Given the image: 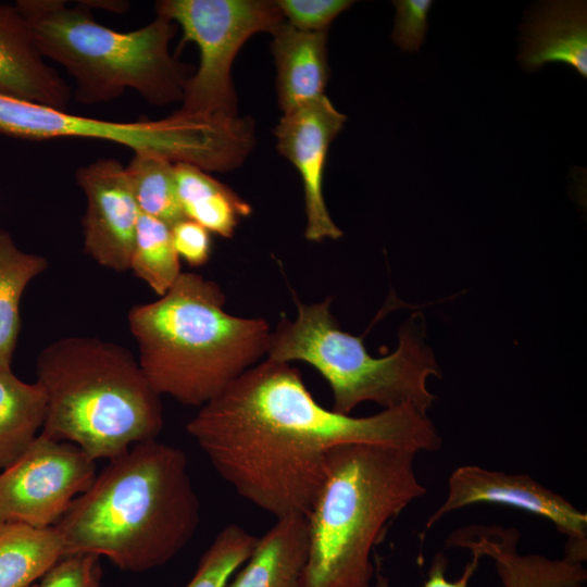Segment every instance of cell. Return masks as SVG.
Wrapping results in <instances>:
<instances>
[{
	"instance_id": "6da1fadb",
	"label": "cell",
	"mask_w": 587,
	"mask_h": 587,
	"mask_svg": "<svg viewBox=\"0 0 587 587\" xmlns=\"http://www.w3.org/2000/svg\"><path fill=\"white\" fill-rule=\"evenodd\" d=\"M186 429L240 497L276 519L308 515L336 446L372 444L416 454L442 445L427 414L412 405L341 414L316 402L297 367L270 359L200 407Z\"/></svg>"
},
{
	"instance_id": "7a4b0ae2",
	"label": "cell",
	"mask_w": 587,
	"mask_h": 587,
	"mask_svg": "<svg viewBox=\"0 0 587 587\" xmlns=\"http://www.w3.org/2000/svg\"><path fill=\"white\" fill-rule=\"evenodd\" d=\"M199 522L186 454L151 439L110 460L53 527L64 555L91 553L138 573L172 560Z\"/></svg>"
},
{
	"instance_id": "3957f363",
	"label": "cell",
	"mask_w": 587,
	"mask_h": 587,
	"mask_svg": "<svg viewBox=\"0 0 587 587\" xmlns=\"http://www.w3.org/2000/svg\"><path fill=\"white\" fill-rule=\"evenodd\" d=\"M225 302L216 283L180 273L160 299L130 309L138 363L157 394L200 408L267 353V321L232 315Z\"/></svg>"
},
{
	"instance_id": "277c9868",
	"label": "cell",
	"mask_w": 587,
	"mask_h": 587,
	"mask_svg": "<svg viewBox=\"0 0 587 587\" xmlns=\"http://www.w3.org/2000/svg\"><path fill=\"white\" fill-rule=\"evenodd\" d=\"M415 453L345 444L326 455L325 475L307 517L308 560L301 587H372V553L389 523L426 488Z\"/></svg>"
},
{
	"instance_id": "5b68a950",
	"label": "cell",
	"mask_w": 587,
	"mask_h": 587,
	"mask_svg": "<svg viewBox=\"0 0 587 587\" xmlns=\"http://www.w3.org/2000/svg\"><path fill=\"white\" fill-rule=\"evenodd\" d=\"M36 374L47 398L40 434L77 446L93 461L113 460L163 427L160 395L117 344L60 338L41 350Z\"/></svg>"
},
{
	"instance_id": "8992f818",
	"label": "cell",
	"mask_w": 587,
	"mask_h": 587,
	"mask_svg": "<svg viewBox=\"0 0 587 587\" xmlns=\"http://www.w3.org/2000/svg\"><path fill=\"white\" fill-rule=\"evenodd\" d=\"M43 57L61 64L76 83L75 98L98 103L137 91L151 104L182 101L187 66L170 53L177 25L158 15L148 25L117 32L99 24L86 4L17 0Z\"/></svg>"
},
{
	"instance_id": "52a82bcc",
	"label": "cell",
	"mask_w": 587,
	"mask_h": 587,
	"mask_svg": "<svg viewBox=\"0 0 587 587\" xmlns=\"http://www.w3.org/2000/svg\"><path fill=\"white\" fill-rule=\"evenodd\" d=\"M298 313L294 321L283 317L271 333L267 359L313 366L328 383L333 409L350 414L360 403L371 401L384 409L412 405L426 413L436 396L427 388L429 376L441 377L435 355L425 342V317L413 313L401 325L396 350L375 358L365 348L363 336L344 332L330 312L332 298L305 304L294 295Z\"/></svg>"
},
{
	"instance_id": "ba28073f",
	"label": "cell",
	"mask_w": 587,
	"mask_h": 587,
	"mask_svg": "<svg viewBox=\"0 0 587 587\" xmlns=\"http://www.w3.org/2000/svg\"><path fill=\"white\" fill-rule=\"evenodd\" d=\"M0 133L25 139L90 138L162 155L174 163L225 172L239 166L254 143L249 118L191 117L111 122L0 95Z\"/></svg>"
},
{
	"instance_id": "9c48e42d",
	"label": "cell",
	"mask_w": 587,
	"mask_h": 587,
	"mask_svg": "<svg viewBox=\"0 0 587 587\" xmlns=\"http://www.w3.org/2000/svg\"><path fill=\"white\" fill-rule=\"evenodd\" d=\"M155 10L180 26L184 40L199 49L198 70L186 80L182 107L175 112L203 118L237 117L233 62L248 38L260 32L273 34L284 22L276 1L162 0Z\"/></svg>"
},
{
	"instance_id": "30bf717a",
	"label": "cell",
	"mask_w": 587,
	"mask_h": 587,
	"mask_svg": "<svg viewBox=\"0 0 587 587\" xmlns=\"http://www.w3.org/2000/svg\"><path fill=\"white\" fill-rule=\"evenodd\" d=\"M96 476L95 461L77 446L39 434L0 472V521L52 527Z\"/></svg>"
},
{
	"instance_id": "8fae6325",
	"label": "cell",
	"mask_w": 587,
	"mask_h": 587,
	"mask_svg": "<svg viewBox=\"0 0 587 587\" xmlns=\"http://www.w3.org/2000/svg\"><path fill=\"white\" fill-rule=\"evenodd\" d=\"M512 507L550 521L566 537L563 559H587V515L565 498L526 474H508L477 465L457 467L448 479V494L425 523L430 529L445 515L473 504Z\"/></svg>"
},
{
	"instance_id": "7c38bea8",
	"label": "cell",
	"mask_w": 587,
	"mask_h": 587,
	"mask_svg": "<svg viewBox=\"0 0 587 587\" xmlns=\"http://www.w3.org/2000/svg\"><path fill=\"white\" fill-rule=\"evenodd\" d=\"M347 116L324 95L285 113L275 128L276 148L298 170L304 193L309 241L336 240L342 236L327 210L323 177L328 149Z\"/></svg>"
},
{
	"instance_id": "4fadbf2b",
	"label": "cell",
	"mask_w": 587,
	"mask_h": 587,
	"mask_svg": "<svg viewBox=\"0 0 587 587\" xmlns=\"http://www.w3.org/2000/svg\"><path fill=\"white\" fill-rule=\"evenodd\" d=\"M75 177L87 199L84 251L104 267L129 270L140 211L126 168L115 159H99L77 168Z\"/></svg>"
},
{
	"instance_id": "5bb4252c",
	"label": "cell",
	"mask_w": 587,
	"mask_h": 587,
	"mask_svg": "<svg viewBox=\"0 0 587 587\" xmlns=\"http://www.w3.org/2000/svg\"><path fill=\"white\" fill-rule=\"evenodd\" d=\"M43 58L16 4L0 3V95L66 111L70 86Z\"/></svg>"
},
{
	"instance_id": "9a60e30c",
	"label": "cell",
	"mask_w": 587,
	"mask_h": 587,
	"mask_svg": "<svg viewBox=\"0 0 587 587\" xmlns=\"http://www.w3.org/2000/svg\"><path fill=\"white\" fill-rule=\"evenodd\" d=\"M520 533L499 526H471L454 530L447 546L488 557L495 564L501 587H583L587 571L580 563L549 559L540 554H520Z\"/></svg>"
},
{
	"instance_id": "2e32d148",
	"label": "cell",
	"mask_w": 587,
	"mask_h": 587,
	"mask_svg": "<svg viewBox=\"0 0 587 587\" xmlns=\"http://www.w3.org/2000/svg\"><path fill=\"white\" fill-rule=\"evenodd\" d=\"M520 61L528 70L562 62L587 77L586 1H548L523 25Z\"/></svg>"
},
{
	"instance_id": "e0dca14e",
	"label": "cell",
	"mask_w": 587,
	"mask_h": 587,
	"mask_svg": "<svg viewBox=\"0 0 587 587\" xmlns=\"http://www.w3.org/2000/svg\"><path fill=\"white\" fill-rule=\"evenodd\" d=\"M273 37L277 99L285 114L324 96L329 78L327 32H303L284 21Z\"/></svg>"
},
{
	"instance_id": "ac0fdd59",
	"label": "cell",
	"mask_w": 587,
	"mask_h": 587,
	"mask_svg": "<svg viewBox=\"0 0 587 587\" xmlns=\"http://www.w3.org/2000/svg\"><path fill=\"white\" fill-rule=\"evenodd\" d=\"M308 552L307 517L276 519L227 587H301Z\"/></svg>"
},
{
	"instance_id": "d6986e66",
	"label": "cell",
	"mask_w": 587,
	"mask_h": 587,
	"mask_svg": "<svg viewBox=\"0 0 587 587\" xmlns=\"http://www.w3.org/2000/svg\"><path fill=\"white\" fill-rule=\"evenodd\" d=\"M178 199L186 218L210 233L230 238L251 205L204 170L185 162L174 164Z\"/></svg>"
},
{
	"instance_id": "ffe728a7",
	"label": "cell",
	"mask_w": 587,
	"mask_h": 587,
	"mask_svg": "<svg viewBox=\"0 0 587 587\" xmlns=\"http://www.w3.org/2000/svg\"><path fill=\"white\" fill-rule=\"evenodd\" d=\"M63 555V539L53 526L0 521V587H30Z\"/></svg>"
},
{
	"instance_id": "44dd1931",
	"label": "cell",
	"mask_w": 587,
	"mask_h": 587,
	"mask_svg": "<svg viewBox=\"0 0 587 587\" xmlns=\"http://www.w3.org/2000/svg\"><path fill=\"white\" fill-rule=\"evenodd\" d=\"M46 394L38 382L28 384L12 370L0 371V471L14 463L42 428Z\"/></svg>"
},
{
	"instance_id": "7402d4cb",
	"label": "cell",
	"mask_w": 587,
	"mask_h": 587,
	"mask_svg": "<svg viewBox=\"0 0 587 587\" xmlns=\"http://www.w3.org/2000/svg\"><path fill=\"white\" fill-rule=\"evenodd\" d=\"M47 267L45 257L20 250L11 235L0 229V371L11 370L23 292Z\"/></svg>"
},
{
	"instance_id": "603a6c76",
	"label": "cell",
	"mask_w": 587,
	"mask_h": 587,
	"mask_svg": "<svg viewBox=\"0 0 587 587\" xmlns=\"http://www.w3.org/2000/svg\"><path fill=\"white\" fill-rule=\"evenodd\" d=\"M174 164L159 154L134 152L125 167L139 211L171 227L186 218L177 195Z\"/></svg>"
},
{
	"instance_id": "cb8c5ba5",
	"label": "cell",
	"mask_w": 587,
	"mask_h": 587,
	"mask_svg": "<svg viewBox=\"0 0 587 587\" xmlns=\"http://www.w3.org/2000/svg\"><path fill=\"white\" fill-rule=\"evenodd\" d=\"M129 270L159 296L172 287L182 272L171 226L140 212Z\"/></svg>"
},
{
	"instance_id": "d4e9b609",
	"label": "cell",
	"mask_w": 587,
	"mask_h": 587,
	"mask_svg": "<svg viewBox=\"0 0 587 587\" xmlns=\"http://www.w3.org/2000/svg\"><path fill=\"white\" fill-rule=\"evenodd\" d=\"M258 538L237 524L222 528L202 554L186 587H227L251 555Z\"/></svg>"
},
{
	"instance_id": "484cf974",
	"label": "cell",
	"mask_w": 587,
	"mask_h": 587,
	"mask_svg": "<svg viewBox=\"0 0 587 587\" xmlns=\"http://www.w3.org/2000/svg\"><path fill=\"white\" fill-rule=\"evenodd\" d=\"M284 18L303 32H327L330 23L353 4L349 0H277Z\"/></svg>"
},
{
	"instance_id": "4316f807",
	"label": "cell",
	"mask_w": 587,
	"mask_h": 587,
	"mask_svg": "<svg viewBox=\"0 0 587 587\" xmlns=\"http://www.w3.org/2000/svg\"><path fill=\"white\" fill-rule=\"evenodd\" d=\"M101 576L98 555L73 553L53 564L35 587H100Z\"/></svg>"
},
{
	"instance_id": "83f0119b",
	"label": "cell",
	"mask_w": 587,
	"mask_h": 587,
	"mask_svg": "<svg viewBox=\"0 0 587 587\" xmlns=\"http://www.w3.org/2000/svg\"><path fill=\"white\" fill-rule=\"evenodd\" d=\"M392 41L403 51H417L425 41L430 0H396Z\"/></svg>"
},
{
	"instance_id": "f1b7e54d",
	"label": "cell",
	"mask_w": 587,
	"mask_h": 587,
	"mask_svg": "<svg viewBox=\"0 0 587 587\" xmlns=\"http://www.w3.org/2000/svg\"><path fill=\"white\" fill-rule=\"evenodd\" d=\"M174 248L191 266L205 264L211 254L210 232L200 224L184 218L171 227Z\"/></svg>"
},
{
	"instance_id": "f546056e",
	"label": "cell",
	"mask_w": 587,
	"mask_h": 587,
	"mask_svg": "<svg viewBox=\"0 0 587 587\" xmlns=\"http://www.w3.org/2000/svg\"><path fill=\"white\" fill-rule=\"evenodd\" d=\"M482 557L472 552V559L467 562L463 574L455 580L446 577L448 559L444 553H436L427 572V578L421 587H469L470 580L479 566ZM375 583L373 587H391L389 579L379 571L375 570ZM501 587V586H497Z\"/></svg>"
},
{
	"instance_id": "4dcf8cb0",
	"label": "cell",
	"mask_w": 587,
	"mask_h": 587,
	"mask_svg": "<svg viewBox=\"0 0 587 587\" xmlns=\"http://www.w3.org/2000/svg\"><path fill=\"white\" fill-rule=\"evenodd\" d=\"M30 587H35V586H30Z\"/></svg>"
}]
</instances>
